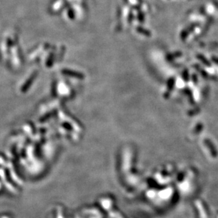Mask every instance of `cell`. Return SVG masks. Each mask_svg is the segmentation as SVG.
<instances>
[{
	"mask_svg": "<svg viewBox=\"0 0 218 218\" xmlns=\"http://www.w3.org/2000/svg\"><path fill=\"white\" fill-rule=\"evenodd\" d=\"M37 74H38V72H34L33 74H31V76L28 79L27 81L25 82V83L24 84V85H23L22 87H21V92H22L23 93H26V92H27L28 89H29L30 87H31L32 84L33 83V81H34L35 77H37Z\"/></svg>",
	"mask_w": 218,
	"mask_h": 218,
	"instance_id": "6da1fadb",
	"label": "cell"
},
{
	"mask_svg": "<svg viewBox=\"0 0 218 218\" xmlns=\"http://www.w3.org/2000/svg\"><path fill=\"white\" fill-rule=\"evenodd\" d=\"M51 115H52V113H50L46 114L45 115H44L43 117H42L40 119V122H45V121H47L48 118H50L51 117Z\"/></svg>",
	"mask_w": 218,
	"mask_h": 218,
	"instance_id": "3957f363",
	"label": "cell"
},
{
	"mask_svg": "<svg viewBox=\"0 0 218 218\" xmlns=\"http://www.w3.org/2000/svg\"><path fill=\"white\" fill-rule=\"evenodd\" d=\"M53 54L52 53L47 60V62H46V66L48 67H51L52 65H53Z\"/></svg>",
	"mask_w": 218,
	"mask_h": 218,
	"instance_id": "7a4b0ae2",
	"label": "cell"
}]
</instances>
